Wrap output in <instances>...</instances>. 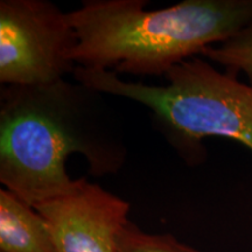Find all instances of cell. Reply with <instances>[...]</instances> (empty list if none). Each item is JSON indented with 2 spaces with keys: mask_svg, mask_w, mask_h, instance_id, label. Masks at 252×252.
Returning a JSON list of instances; mask_svg holds the SVG:
<instances>
[{
  "mask_svg": "<svg viewBox=\"0 0 252 252\" xmlns=\"http://www.w3.org/2000/svg\"><path fill=\"white\" fill-rule=\"evenodd\" d=\"M104 94L80 82L2 87L0 91V182L35 208L71 194L72 154L86 159L94 178L117 174L127 146Z\"/></svg>",
  "mask_w": 252,
  "mask_h": 252,
  "instance_id": "cell-1",
  "label": "cell"
},
{
  "mask_svg": "<svg viewBox=\"0 0 252 252\" xmlns=\"http://www.w3.org/2000/svg\"><path fill=\"white\" fill-rule=\"evenodd\" d=\"M145 0H86L68 17L80 67L166 76L185 60L224 42L252 21V0H185L147 11Z\"/></svg>",
  "mask_w": 252,
  "mask_h": 252,
  "instance_id": "cell-2",
  "label": "cell"
},
{
  "mask_svg": "<svg viewBox=\"0 0 252 252\" xmlns=\"http://www.w3.org/2000/svg\"><path fill=\"white\" fill-rule=\"evenodd\" d=\"M72 76L91 89L149 109L154 126L188 165L202 162L207 137L236 140L252 152V84L219 71L203 59L179 63L163 86L124 81L112 71L80 65Z\"/></svg>",
  "mask_w": 252,
  "mask_h": 252,
  "instance_id": "cell-3",
  "label": "cell"
},
{
  "mask_svg": "<svg viewBox=\"0 0 252 252\" xmlns=\"http://www.w3.org/2000/svg\"><path fill=\"white\" fill-rule=\"evenodd\" d=\"M77 35L68 13L47 0L0 1V82L45 86L65 80L77 64Z\"/></svg>",
  "mask_w": 252,
  "mask_h": 252,
  "instance_id": "cell-4",
  "label": "cell"
},
{
  "mask_svg": "<svg viewBox=\"0 0 252 252\" xmlns=\"http://www.w3.org/2000/svg\"><path fill=\"white\" fill-rule=\"evenodd\" d=\"M48 223L59 252H117V235L130 203L86 178L71 194L35 207Z\"/></svg>",
  "mask_w": 252,
  "mask_h": 252,
  "instance_id": "cell-5",
  "label": "cell"
},
{
  "mask_svg": "<svg viewBox=\"0 0 252 252\" xmlns=\"http://www.w3.org/2000/svg\"><path fill=\"white\" fill-rule=\"evenodd\" d=\"M0 252H59L43 216L4 188L0 189Z\"/></svg>",
  "mask_w": 252,
  "mask_h": 252,
  "instance_id": "cell-6",
  "label": "cell"
},
{
  "mask_svg": "<svg viewBox=\"0 0 252 252\" xmlns=\"http://www.w3.org/2000/svg\"><path fill=\"white\" fill-rule=\"evenodd\" d=\"M202 55L235 76L243 72L252 84V21L220 46L208 47Z\"/></svg>",
  "mask_w": 252,
  "mask_h": 252,
  "instance_id": "cell-7",
  "label": "cell"
},
{
  "mask_svg": "<svg viewBox=\"0 0 252 252\" xmlns=\"http://www.w3.org/2000/svg\"><path fill=\"white\" fill-rule=\"evenodd\" d=\"M117 252H200L172 235L147 234L128 220L117 235Z\"/></svg>",
  "mask_w": 252,
  "mask_h": 252,
  "instance_id": "cell-8",
  "label": "cell"
}]
</instances>
